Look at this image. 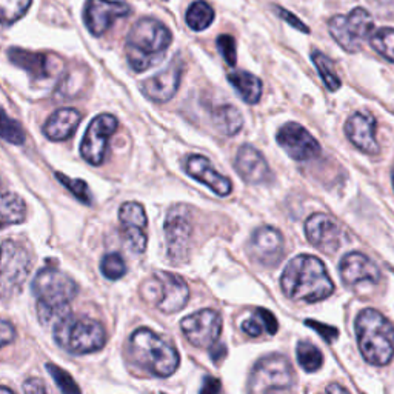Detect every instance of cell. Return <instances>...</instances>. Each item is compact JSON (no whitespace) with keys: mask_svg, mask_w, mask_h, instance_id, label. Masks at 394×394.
Here are the masks:
<instances>
[{"mask_svg":"<svg viewBox=\"0 0 394 394\" xmlns=\"http://www.w3.org/2000/svg\"><path fill=\"white\" fill-rule=\"evenodd\" d=\"M213 121L217 130L228 137L236 136L243 126L242 114L233 105H222L216 108L213 113Z\"/></svg>","mask_w":394,"mask_h":394,"instance_id":"cell-28","label":"cell"},{"mask_svg":"<svg viewBox=\"0 0 394 394\" xmlns=\"http://www.w3.org/2000/svg\"><path fill=\"white\" fill-rule=\"evenodd\" d=\"M370 45L383 59L394 63V28H381L370 35Z\"/></svg>","mask_w":394,"mask_h":394,"instance_id":"cell-34","label":"cell"},{"mask_svg":"<svg viewBox=\"0 0 394 394\" xmlns=\"http://www.w3.org/2000/svg\"><path fill=\"white\" fill-rule=\"evenodd\" d=\"M0 393H13V390L6 387H0Z\"/></svg>","mask_w":394,"mask_h":394,"instance_id":"cell-47","label":"cell"},{"mask_svg":"<svg viewBox=\"0 0 394 394\" xmlns=\"http://www.w3.org/2000/svg\"><path fill=\"white\" fill-rule=\"evenodd\" d=\"M54 341L70 354H91L105 346L106 333L99 320L70 313L54 325Z\"/></svg>","mask_w":394,"mask_h":394,"instance_id":"cell-6","label":"cell"},{"mask_svg":"<svg viewBox=\"0 0 394 394\" xmlns=\"http://www.w3.org/2000/svg\"><path fill=\"white\" fill-rule=\"evenodd\" d=\"M56 177L59 179V182L62 183L63 187H65L68 191H71V195L77 197L80 202H84L87 205H91L93 202V195H91V191L87 185V182L80 180V179H72L65 176V174L62 173H56Z\"/></svg>","mask_w":394,"mask_h":394,"instance_id":"cell-36","label":"cell"},{"mask_svg":"<svg viewBox=\"0 0 394 394\" xmlns=\"http://www.w3.org/2000/svg\"><path fill=\"white\" fill-rule=\"evenodd\" d=\"M378 4L383 8H388V10H394V0H378Z\"/></svg>","mask_w":394,"mask_h":394,"instance_id":"cell-46","label":"cell"},{"mask_svg":"<svg viewBox=\"0 0 394 394\" xmlns=\"http://www.w3.org/2000/svg\"><path fill=\"white\" fill-rule=\"evenodd\" d=\"M280 287L290 299L308 304L324 300L334 291L324 262L308 254L296 256L287 263L280 276Z\"/></svg>","mask_w":394,"mask_h":394,"instance_id":"cell-1","label":"cell"},{"mask_svg":"<svg viewBox=\"0 0 394 394\" xmlns=\"http://www.w3.org/2000/svg\"><path fill=\"white\" fill-rule=\"evenodd\" d=\"M187 25L192 31H204L214 21V10L204 0H196L187 11Z\"/></svg>","mask_w":394,"mask_h":394,"instance_id":"cell-30","label":"cell"},{"mask_svg":"<svg viewBox=\"0 0 394 394\" xmlns=\"http://www.w3.org/2000/svg\"><path fill=\"white\" fill-rule=\"evenodd\" d=\"M250 256L265 267H276L283 256V236L273 226H261L251 236Z\"/></svg>","mask_w":394,"mask_h":394,"instance_id":"cell-19","label":"cell"},{"mask_svg":"<svg viewBox=\"0 0 394 394\" xmlns=\"http://www.w3.org/2000/svg\"><path fill=\"white\" fill-rule=\"evenodd\" d=\"M119 126L113 114H99L88 125L84 141L80 143V154L89 165L99 167L105 160L108 143Z\"/></svg>","mask_w":394,"mask_h":394,"instance_id":"cell-12","label":"cell"},{"mask_svg":"<svg viewBox=\"0 0 394 394\" xmlns=\"http://www.w3.org/2000/svg\"><path fill=\"white\" fill-rule=\"evenodd\" d=\"M82 114L76 108H60L54 111L43 125V134L53 142L67 141L77 131Z\"/></svg>","mask_w":394,"mask_h":394,"instance_id":"cell-25","label":"cell"},{"mask_svg":"<svg viewBox=\"0 0 394 394\" xmlns=\"http://www.w3.org/2000/svg\"><path fill=\"white\" fill-rule=\"evenodd\" d=\"M173 40L171 31L153 17L137 21L128 33L125 53L126 60L136 72L150 70L165 59Z\"/></svg>","mask_w":394,"mask_h":394,"instance_id":"cell-2","label":"cell"},{"mask_svg":"<svg viewBox=\"0 0 394 394\" xmlns=\"http://www.w3.org/2000/svg\"><path fill=\"white\" fill-rule=\"evenodd\" d=\"M356 339L363 359L374 365H388L394 357V325L378 310L365 308L356 319Z\"/></svg>","mask_w":394,"mask_h":394,"instance_id":"cell-5","label":"cell"},{"mask_svg":"<svg viewBox=\"0 0 394 394\" xmlns=\"http://www.w3.org/2000/svg\"><path fill=\"white\" fill-rule=\"evenodd\" d=\"M30 268L28 250L16 241H5L0 246V299H10L22 290Z\"/></svg>","mask_w":394,"mask_h":394,"instance_id":"cell-8","label":"cell"},{"mask_svg":"<svg viewBox=\"0 0 394 394\" xmlns=\"http://www.w3.org/2000/svg\"><path fill=\"white\" fill-rule=\"evenodd\" d=\"M100 270H102V274L106 279L117 280V279L124 278L126 274V263L122 259L121 254L109 253L102 259V263H100Z\"/></svg>","mask_w":394,"mask_h":394,"instance_id":"cell-37","label":"cell"},{"mask_svg":"<svg viewBox=\"0 0 394 394\" xmlns=\"http://www.w3.org/2000/svg\"><path fill=\"white\" fill-rule=\"evenodd\" d=\"M0 139L10 142L13 145H22L25 142V133L19 122L8 116L2 108H0Z\"/></svg>","mask_w":394,"mask_h":394,"instance_id":"cell-35","label":"cell"},{"mask_svg":"<svg viewBox=\"0 0 394 394\" xmlns=\"http://www.w3.org/2000/svg\"><path fill=\"white\" fill-rule=\"evenodd\" d=\"M14 337H16L14 327L10 322H6V320L0 319V348L11 344L14 341Z\"/></svg>","mask_w":394,"mask_h":394,"instance_id":"cell-42","label":"cell"},{"mask_svg":"<svg viewBox=\"0 0 394 394\" xmlns=\"http://www.w3.org/2000/svg\"><path fill=\"white\" fill-rule=\"evenodd\" d=\"M202 393H217L221 391V382L213 378H207L204 382V387L200 390Z\"/></svg>","mask_w":394,"mask_h":394,"instance_id":"cell-44","label":"cell"},{"mask_svg":"<svg viewBox=\"0 0 394 394\" xmlns=\"http://www.w3.org/2000/svg\"><path fill=\"white\" fill-rule=\"evenodd\" d=\"M23 390L26 393H43V391H47L43 382H40L39 379H31L28 382H25Z\"/></svg>","mask_w":394,"mask_h":394,"instance_id":"cell-43","label":"cell"},{"mask_svg":"<svg viewBox=\"0 0 394 394\" xmlns=\"http://www.w3.org/2000/svg\"><path fill=\"white\" fill-rule=\"evenodd\" d=\"M31 290L38 299L40 322L47 325H56L60 319L70 314V302L79 292L76 280L56 268H43L35 274Z\"/></svg>","mask_w":394,"mask_h":394,"instance_id":"cell-3","label":"cell"},{"mask_svg":"<svg viewBox=\"0 0 394 394\" xmlns=\"http://www.w3.org/2000/svg\"><path fill=\"white\" fill-rule=\"evenodd\" d=\"M217 48L221 51L222 58L230 67H234L237 62V51H236V40L228 34H222L217 38Z\"/></svg>","mask_w":394,"mask_h":394,"instance_id":"cell-39","label":"cell"},{"mask_svg":"<svg viewBox=\"0 0 394 394\" xmlns=\"http://www.w3.org/2000/svg\"><path fill=\"white\" fill-rule=\"evenodd\" d=\"M180 329L187 341L197 348H212L222 333V317L214 310H199L182 319Z\"/></svg>","mask_w":394,"mask_h":394,"instance_id":"cell-13","label":"cell"},{"mask_svg":"<svg viewBox=\"0 0 394 394\" xmlns=\"http://www.w3.org/2000/svg\"><path fill=\"white\" fill-rule=\"evenodd\" d=\"M131 13V8L117 0H87L84 10V22L88 31L99 38L105 34L117 19Z\"/></svg>","mask_w":394,"mask_h":394,"instance_id":"cell-16","label":"cell"},{"mask_svg":"<svg viewBox=\"0 0 394 394\" xmlns=\"http://www.w3.org/2000/svg\"><path fill=\"white\" fill-rule=\"evenodd\" d=\"M305 325H307V327H311L313 329H316L317 334H319V336H322L327 342L334 341V339H337V336H339L337 328H334V327H332V325L322 324V322H316V320H313V319L305 320Z\"/></svg>","mask_w":394,"mask_h":394,"instance_id":"cell-40","label":"cell"},{"mask_svg":"<svg viewBox=\"0 0 394 394\" xmlns=\"http://www.w3.org/2000/svg\"><path fill=\"white\" fill-rule=\"evenodd\" d=\"M311 60H313V63L316 65L319 75H320V79L324 80L325 87L329 91H337L342 87V80H341V77H339L332 59L325 56L324 53L313 51L311 53Z\"/></svg>","mask_w":394,"mask_h":394,"instance_id":"cell-31","label":"cell"},{"mask_svg":"<svg viewBox=\"0 0 394 394\" xmlns=\"http://www.w3.org/2000/svg\"><path fill=\"white\" fill-rule=\"evenodd\" d=\"M33 0H0V25H11L28 13Z\"/></svg>","mask_w":394,"mask_h":394,"instance_id":"cell-33","label":"cell"},{"mask_svg":"<svg viewBox=\"0 0 394 394\" xmlns=\"http://www.w3.org/2000/svg\"><path fill=\"white\" fill-rule=\"evenodd\" d=\"M47 368H48V373L51 374V378L54 379V382L58 383V387L63 393H79L80 391V388L76 385L75 379L71 378V374H68L67 371H63L60 366L48 363Z\"/></svg>","mask_w":394,"mask_h":394,"instance_id":"cell-38","label":"cell"},{"mask_svg":"<svg viewBox=\"0 0 394 394\" xmlns=\"http://www.w3.org/2000/svg\"><path fill=\"white\" fill-rule=\"evenodd\" d=\"M128 354L137 368L155 378H170L180 363L176 348L150 328H139L131 334Z\"/></svg>","mask_w":394,"mask_h":394,"instance_id":"cell-4","label":"cell"},{"mask_svg":"<svg viewBox=\"0 0 394 394\" xmlns=\"http://www.w3.org/2000/svg\"><path fill=\"white\" fill-rule=\"evenodd\" d=\"M182 72H183V62L177 54L168 65V68H165L155 76L142 82L141 85L142 94L155 104L168 102V100H171L174 94L177 93Z\"/></svg>","mask_w":394,"mask_h":394,"instance_id":"cell-18","label":"cell"},{"mask_svg":"<svg viewBox=\"0 0 394 394\" xmlns=\"http://www.w3.org/2000/svg\"><path fill=\"white\" fill-rule=\"evenodd\" d=\"M142 296L162 313H176L188 304L190 288L179 274L158 271L145 280L141 288Z\"/></svg>","mask_w":394,"mask_h":394,"instance_id":"cell-7","label":"cell"},{"mask_svg":"<svg viewBox=\"0 0 394 394\" xmlns=\"http://www.w3.org/2000/svg\"><path fill=\"white\" fill-rule=\"evenodd\" d=\"M192 234L191 209L187 205H174L165 221V239L167 253L173 263L187 259Z\"/></svg>","mask_w":394,"mask_h":394,"instance_id":"cell-11","label":"cell"},{"mask_svg":"<svg viewBox=\"0 0 394 394\" xmlns=\"http://www.w3.org/2000/svg\"><path fill=\"white\" fill-rule=\"evenodd\" d=\"M296 356L299 365L307 373L317 371L324 363V356L319 348L307 341H300L296 348Z\"/></svg>","mask_w":394,"mask_h":394,"instance_id":"cell-32","label":"cell"},{"mask_svg":"<svg viewBox=\"0 0 394 394\" xmlns=\"http://www.w3.org/2000/svg\"><path fill=\"white\" fill-rule=\"evenodd\" d=\"M295 385V371L285 356L270 354L256 362L250 374V393H282Z\"/></svg>","mask_w":394,"mask_h":394,"instance_id":"cell-9","label":"cell"},{"mask_svg":"<svg viewBox=\"0 0 394 394\" xmlns=\"http://www.w3.org/2000/svg\"><path fill=\"white\" fill-rule=\"evenodd\" d=\"M393 187H394V168H393Z\"/></svg>","mask_w":394,"mask_h":394,"instance_id":"cell-48","label":"cell"},{"mask_svg":"<svg viewBox=\"0 0 394 394\" xmlns=\"http://www.w3.org/2000/svg\"><path fill=\"white\" fill-rule=\"evenodd\" d=\"M234 167L236 171L239 173V176L245 182L251 183V185H261V183L268 182L271 176V170L268 167L267 159L253 145L241 146L236 155Z\"/></svg>","mask_w":394,"mask_h":394,"instance_id":"cell-22","label":"cell"},{"mask_svg":"<svg viewBox=\"0 0 394 394\" xmlns=\"http://www.w3.org/2000/svg\"><path fill=\"white\" fill-rule=\"evenodd\" d=\"M305 233L310 243L327 254H333L341 248L344 239L341 225L325 213L311 214L305 222Z\"/></svg>","mask_w":394,"mask_h":394,"instance_id":"cell-15","label":"cell"},{"mask_svg":"<svg viewBox=\"0 0 394 394\" xmlns=\"http://www.w3.org/2000/svg\"><path fill=\"white\" fill-rule=\"evenodd\" d=\"M339 274L346 285H356L361 282L378 283L381 280V271L370 258L365 254L351 251L345 254L339 263Z\"/></svg>","mask_w":394,"mask_h":394,"instance_id":"cell-23","label":"cell"},{"mask_svg":"<svg viewBox=\"0 0 394 394\" xmlns=\"http://www.w3.org/2000/svg\"><path fill=\"white\" fill-rule=\"evenodd\" d=\"M185 171L188 176H191L195 180L204 183L217 196L226 197L231 195L233 185L231 180L222 176L221 173L216 171L205 155L200 154H191L185 162Z\"/></svg>","mask_w":394,"mask_h":394,"instance_id":"cell-20","label":"cell"},{"mask_svg":"<svg viewBox=\"0 0 394 394\" xmlns=\"http://www.w3.org/2000/svg\"><path fill=\"white\" fill-rule=\"evenodd\" d=\"M374 23L370 13L357 6L348 16H334L328 22V30L339 47L346 53L361 51L362 43L370 39Z\"/></svg>","mask_w":394,"mask_h":394,"instance_id":"cell-10","label":"cell"},{"mask_svg":"<svg viewBox=\"0 0 394 394\" xmlns=\"http://www.w3.org/2000/svg\"><path fill=\"white\" fill-rule=\"evenodd\" d=\"M8 58L14 65L28 71L34 79H48L58 71V58L50 56V54L11 48L8 51Z\"/></svg>","mask_w":394,"mask_h":394,"instance_id":"cell-24","label":"cell"},{"mask_svg":"<svg viewBox=\"0 0 394 394\" xmlns=\"http://www.w3.org/2000/svg\"><path fill=\"white\" fill-rule=\"evenodd\" d=\"M228 82L239 93L243 102L254 105L262 97V80L248 71H233L228 75Z\"/></svg>","mask_w":394,"mask_h":394,"instance_id":"cell-26","label":"cell"},{"mask_svg":"<svg viewBox=\"0 0 394 394\" xmlns=\"http://www.w3.org/2000/svg\"><path fill=\"white\" fill-rule=\"evenodd\" d=\"M276 139L290 158L297 162L311 160L320 154L319 142L300 124H285L278 131Z\"/></svg>","mask_w":394,"mask_h":394,"instance_id":"cell-14","label":"cell"},{"mask_svg":"<svg viewBox=\"0 0 394 394\" xmlns=\"http://www.w3.org/2000/svg\"><path fill=\"white\" fill-rule=\"evenodd\" d=\"M25 219V200L14 192H0V228L22 224Z\"/></svg>","mask_w":394,"mask_h":394,"instance_id":"cell-27","label":"cell"},{"mask_svg":"<svg viewBox=\"0 0 394 394\" xmlns=\"http://www.w3.org/2000/svg\"><path fill=\"white\" fill-rule=\"evenodd\" d=\"M242 329L243 333H246L248 336L258 337L263 332H267L268 334H276L279 329V324L276 316H274L271 311L259 308L256 310V313L250 319L245 320L242 324Z\"/></svg>","mask_w":394,"mask_h":394,"instance_id":"cell-29","label":"cell"},{"mask_svg":"<svg viewBox=\"0 0 394 394\" xmlns=\"http://www.w3.org/2000/svg\"><path fill=\"white\" fill-rule=\"evenodd\" d=\"M345 134L357 150L365 154H379L381 146L376 139V119L366 113H354L345 124Z\"/></svg>","mask_w":394,"mask_h":394,"instance_id":"cell-21","label":"cell"},{"mask_svg":"<svg viewBox=\"0 0 394 394\" xmlns=\"http://www.w3.org/2000/svg\"><path fill=\"white\" fill-rule=\"evenodd\" d=\"M276 13H278V16L280 17L282 21H285L287 23H290L292 28H296L297 31H300V33H305V34H310V28L308 26L302 22L297 16H295V14H291L290 11H287V10H283V8H280V6H278L276 8Z\"/></svg>","mask_w":394,"mask_h":394,"instance_id":"cell-41","label":"cell"},{"mask_svg":"<svg viewBox=\"0 0 394 394\" xmlns=\"http://www.w3.org/2000/svg\"><path fill=\"white\" fill-rule=\"evenodd\" d=\"M327 393H348V390L345 387H341V385H337V383H333V385H329V387H327Z\"/></svg>","mask_w":394,"mask_h":394,"instance_id":"cell-45","label":"cell"},{"mask_svg":"<svg viewBox=\"0 0 394 394\" xmlns=\"http://www.w3.org/2000/svg\"><path fill=\"white\" fill-rule=\"evenodd\" d=\"M119 221L125 241L134 254H142L146 250L148 236H146V219L145 208L137 202H125L119 209Z\"/></svg>","mask_w":394,"mask_h":394,"instance_id":"cell-17","label":"cell"}]
</instances>
